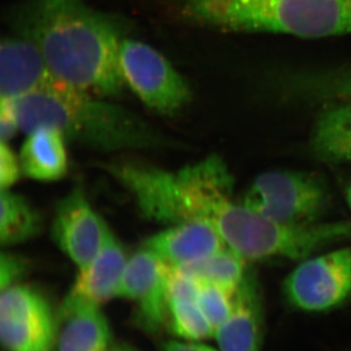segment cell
<instances>
[{"instance_id": "4316f807", "label": "cell", "mask_w": 351, "mask_h": 351, "mask_svg": "<svg viewBox=\"0 0 351 351\" xmlns=\"http://www.w3.org/2000/svg\"><path fill=\"white\" fill-rule=\"evenodd\" d=\"M346 199L351 212V181L348 182L346 188Z\"/></svg>"}, {"instance_id": "9a60e30c", "label": "cell", "mask_w": 351, "mask_h": 351, "mask_svg": "<svg viewBox=\"0 0 351 351\" xmlns=\"http://www.w3.org/2000/svg\"><path fill=\"white\" fill-rule=\"evenodd\" d=\"M143 247L174 267L202 260L228 248L216 228L199 219L173 225L145 240Z\"/></svg>"}, {"instance_id": "8992f818", "label": "cell", "mask_w": 351, "mask_h": 351, "mask_svg": "<svg viewBox=\"0 0 351 351\" xmlns=\"http://www.w3.org/2000/svg\"><path fill=\"white\" fill-rule=\"evenodd\" d=\"M240 202L276 223L311 225L326 214L331 191L317 173L274 170L257 176Z\"/></svg>"}, {"instance_id": "83f0119b", "label": "cell", "mask_w": 351, "mask_h": 351, "mask_svg": "<svg viewBox=\"0 0 351 351\" xmlns=\"http://www.w3.org/2000/svg\"><path fill=\"white\" fill-rule=\"evenodd\" d=\"M113 351H133V350H125V348H120V350H113Z\"/></svg>"}, {"instance_id": "9c48e42d", "label": "cell", "mask_w": 351, "mask_h": 351, "mask_svg": "<svg viewBox=\"0 0 351 351\" xmlns=\"http://www.w3.org/2000/svg\"><path fill=\"white\" fill-rule=\"evenodd\" d=\"M57 315L36 289L15 285L1 290L0 339L7 351H53Z\"/></svg>"}, {"instance_id": "cb8c5ba5", "label": "cell", "mask_w": 351, "mask_h": 351, "mask_svg": "<svg viewBox=\"0 0 351 351\" xmlns=\"http://www.w3.org/2000/svg\"><path fill=\"white\" fill-rule=\"evenodd\" d=\"M21 169L20 159L16 156L6 142L0 145V188L8 189L19 180Z\"/></svg>"}, {"instance_id": "2e32d148", "label": "cell", "mask_w": 351, "mask_h": 351, "mask_svg": "<svg viewBox=\"0 0 351 351\" xmlns=\"http://www.w3.org/2000/svg\"><path fill=\"white\" fill-rule=\"evenodd\" d=\"M127 262L123 247L108 230L98 255L86 267L80 269L69 294L99 306L119 297Z\"/></svg>"}, {"instance_id": "ba28073f", "label": "cell", "mask_w": 351, "mask_h": 351, "mask_svg": "<svg viewBox=\"0 0 351 351\" xmlns=\"http://www.w3.org/2000/svg\"><path fill=\"white\" fill-rule=\"evenodd\" d=\"M286 299L306 313H324L351 297V246L302 261L286 277Z\"/></svg>"}, {"instance_id": "d4e9b609", "label": "cell", "mask_w": 351, "mask_h": 351, "mask_svg": "<svg viewBox=\"0 0 351 351\" xmlns=\"http://www.w3.org/2000/svg\"><path fill=\"white\" fill-rule=\"evenodd\" d=\"M19 120L13 100L0 101V138L1 142H9L19 130Z\"/></svg>"}, {"instance_id": "6da1fadb", "label": "cell", "mask_w": 351, "mask_h": 351, "mask_svg": "<svg viewBox=\"0 0 351 351\" xmlns=\"http://www.w3.org/2000/svg\"><path fill=\"white\" fill-rule=\"evenodd\" d=\"M12 24L36 44L57 82L101 97L123 93L119 48L125 38L117 18L82 0H29Z\"/></svg>"}, {"instance_id": "30bf717a", "label": "cell", "mask_w": 351, "mask_h": 351, "mask_svg": "<svg viewBox=\"0 0 351 351\" xmlns=\"http://www.w3.org/2000/svg\"><path fill=\"white\" fill-rule=\"evenodd\" d=\"M172 265L143 247L127 262L119 297L135 302L138 320L156 332L167 322L168 281Z\"/></svg>"}, {"instance_id": "7c38bea8", "label": "cell", "mask_w": 351, "mask_h": 351, "mask_svg": "<svg viewBox=\"0 0 351 351\" xmlns=\"http://www.w3.org/2000/svg\"><path fill=\"white\" fill-rule=\"evenodd\" d=\"M263 308L257 274L248 267L235 293L232 313L214 338L221 351H261Z\"/></svg>"}, {"instance_id": "8fae6325", "label": "cell", "mask_w": 351, "mask_h": 351, "mask_svg": "<svg viewBox=\"0 0 351 351\" xmlns=\"http://www.w3.org/2000/svg\"><path fill=\"white\" fill-rule=\"evenodd\" d=\"M108 230L80 186L73 189L58 204L52 237L78 269L86 267L98 255Z\"/></svg>"}, {"instance_id": "44dd1931", "label": "cell", "mask_w": 351, "mask_h": 351, "mask_svg": "<svg viewBox=\"0 0 351 351\" xmlns=\"http://www.w3.org/2000/svg\"><path fill=\"white\" fill-rule=\"evenodd\" d=\"M167 323L175 335L186 341H202L215 336L197 299L193 298H168Z\"/></svg>"}, {"instance_id": "4fadbf2b", "label": "cell", "mask_w": 351, "mask_h": 351, "mask_svg": "<svg viewBox=\"0 0 351 351\" xmlns=\"http://www.w3.org/2000/svg\"><path fill=\"white\" fill-rule=\"evenodd\" d=\"M112 331L101 306L69 294L57 314V351H110Z\"/></svg>"}, {"instance_id": "7402d4cb", "label": "cell", "mask_w": 351, "mask_h": 351, "mask_svg": "<svg viewBox=\"0 0 351 351\" xmlns=\"http://www.w3.org/2000/svg\"><path fill=\"white\" fill-rule=\"evenodd\" d=\"M198 283V306L216 332L232 313L237 291L228 290L216 284Z\"/></svg>"}, {"instance_id": "52a82bcc", "label": "cell", "mask_w": 351, "mask_h": 351, "mask_svg": "<svg viewBox=\"0 0 351 351\" xmlns=\"http://www.w3.org/2000/svg\"><path fill=\"white\" fill-rule=\"evenodd\" d=\"M119 68L126 86L159 114L173 117L191 101L188 82L149 44L124 38L119 48Z\"/></svg>"}, {"instance_id": "ffe728a7", "label": "cell", "mask_w": 351, "mask_h": 351, "mask_svg": "<svg viewBox=\"0 0 351 351\" xmlns=\"http://www.w3.org/2000/svg\"><path fill=\"white\" fill-rule=\"evenodd\" d=\"M40 218L23 196L1 189L0 242L11 246L32 239L39 232Z\"/></svg>"}, {"instance_id": "603a6c76", "label": "cell", "mask_w": 351, "mask_h": 351, "mask_svg": "<svg viewBox=\"0 0 351 351\" xmlns=\"http://www.w3.org/2000/svg\"><path fill=\"white\" fill-rule=\"evenodd\" d=\"M29 269L25 258L16 254L2 252L0 256V289L10 287L24 276Z\"/></svg>"}, {"instance_id": "ac0fdd59", "label": "cell", "mask_w": 351, "mask_h": 351, "mask_svg": "<svg viewBox=\"0 0 351 351\" xmlns=\"http://www.w3.org/2000/svg\"><path fill=\"white\" fill-rule=\"evenodd\" d=\"M63 134L52 127L40 126L27 133L20 152L22 173L41 182L57 181L68 172V154Z\"/></svg>"}, {"instance_id": "5b68a950", "label": "cell", "mask_w": 351, "mask_h": 351, "mask_svg": "<svg viewBox=\"0 0 351 351\" xmlns=\"http://www.w3.org/2000/svg\"><path fill=\"white\" fill-rule=\"evenodd\" d=\"M209 223L228 248L247 262L267 258L302 262L327 247L351 239V221L283 225L235 202L232 196L219 203Z\"/></svg>"}, {"instance_id": "484cf974", "label": "cell", "mask_w": 351, "mask_h": 351, "mask_svg": "<svg viewBox=\"0 0 351 351\" xmlns=\"http://www.w3.org/2000/svg\"><path fill=\"white\" fill-rule=\"evenodd\" d=\"M162 351H221L201 341H169L164 343Z\"/></svg>"}, {"instance_id": "e0dca14e", "label": "cell", "mask_w": 351, "mask_h": 351, "mask_svg": "<svg viewBox=\"0 0 351 351\" xmlns=\"http://www.w3.org/2000/svg\"><path fill=\"white\" fill-rule=\"evenodd\" d=\"M309 149L320 162L351 164V101L325 105L314 122Z\"/></svg>"}, {"instance_id": "277c9868", "label": "cell", "mask_w": 351, "mask_h": 351, "mask_svg": "<svg viewBox=\"0 0 351 351\" xmlns=\"http://www.w3.org/2000/svg\"><path fill=\"white\" fill-rule=\"evenodd\" d=\"M233 180L223 159L210 156L176 172L134 164L123 186L143 216L173 226L208 221L217 205L233 195Z\"/></svg>"}, {"instance_id": "3957f363", "label": "cell", "mask_w": 351, "mask_h": 351, "mask_svg": "<svg viewBox=\"0 0 351 351\" xmlns=\"http://www.w3.org/2000/svg\"><path fill=\"white\" fill-rule=\"evenodd\" d=\"M184 13L196 24L223 32L351 36V0H188Z\"/></svg>"}, {"instance_id": "7a4b0ae2", "label": "cell", "mask_w": 351, "mask_h": 351, "mask_svg": "<svg viewBox=\"0 0 351 351\" xmlns=\"http://www.w3.org/2000/svg\"><path fill=\"white\" fill-rule=\"evenodd\" d=\"M99 97L53 78L36 91L14 101L20 130L29 133L38 127H52L63 134L66 142L107 152L174 145L137 113Z\"/></svg>"}, {"instance_id": "d6986e66", "label": "cell", "mask_w": 351, "mask_h": 351, "mask_svg": "<svg viewBox=\"0 0 351 351\" xmlns=\"http://www.w3.org/2000/svg\"><path fill=\"white\" fill-rule=\"evenodd\" d=\"M248 267L247 261L230 248H226L209 257L176 269L198 282L216 284L237 291Z\"/></svg>"}, {"instance_id": "5bb4252c", "label": "cell", "mask_w": 351, "mask_h": 351, "mask_svg": "<svg viewBox=\"0 0 351 351\" xmlns=\"http://www.w3.org/2000/svg\"><path fill=\"white\" fill-rule=\"evenodd\" d=\"M36 44L17 34L2 39L0 46V97L16 101L52 80Z\"/></svg>"}]
</instances>
